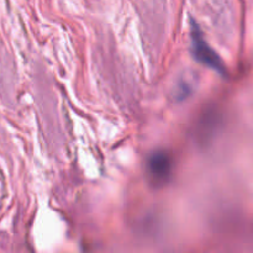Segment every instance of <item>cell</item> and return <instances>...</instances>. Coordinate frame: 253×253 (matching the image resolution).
Listing matches in <instances>:
<instances>
[{"mask_svg": "<svg viewBox=\"0 0 253 253\" xmlns=\"http://www.w3.org/2000/svg\"><path fill=\"white\" fill-rule=\"evenodd\" d=\"M192 51L193 56L199 63L210 67L214 71L219 72L220 74H226L224 62L221 61L219 54L205 41L202 30L195 22H193L192 26Z\"/></svg>", "mask_w": 253, "mask_h": 253, "instance_id": "cell-1", "label": "cell"}, {"mask_svg": "<svg viewBox=\"0 0 253 253\" xmlns=\"http://www.w3.org/2000/svg\"><path fill=\"white\" fill-rule=\"evenodd\" d=\"M173 160L165 151H156L147 160V173L152 183L165 184L172 175Z\"/></svg>", "mask_w": 253, "mask_h": 253, "instance_id": "cell-2", "label": "cell"}]
</instances>
